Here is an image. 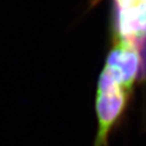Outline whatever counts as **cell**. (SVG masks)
I'll return each mask as SVG.
<instances>
[{
    "label": "cell",
    "instance_id": "cell-1",
    "mask_svg": "<svg viewBox=\"0 0 146 146\" xmlns=\"http://www.w3.org/2000/svg\"><path fill=\"white\" fill-rule=\"evenodd\" d=\"M133 102V93L102 72L99 77L94 110L98 122L93 146H108L110 139L123 125Z\"/></svg>",
    "mask_w": 146,
    "mask_h": 146
},
{
    "label": "cell",
    "instance_id": "cell-2",
    "mask_svg": "<svg viewBox=\"0 0 146 146\" xmlns=\"http://www.w3.org/2000/svg\"><path fill=\"white\" fill-rule=\"evenodd\" d=\"M115 82L134 94L139 81L140 58L135 48L125 40H117L107 55L103 70Z\"/></svg>",
    "mask_w": 146,
    "mask_h": 146
},
{
    "label": "cell",
    "instance_id": "cell-3",
    "mask_svg": "<svg viewBox=\"0 0 146 146\" xmlns=\"http://www.w3.org/2000/svg\"><path fill=\"white\" fill-rule=\"evenodd\" d=\"M117 33L120 40L146 35V1L118 8Z\"/></svg>",
    "mask_w": 146,
    "mask_h": 146
},
{
    "label": "cell",
    "instance_id": "cell-4",
    "mask_svg": "<svg viewBox=\"0 0 146 146\" xmlns=\"http://www.w3.org/2000/svg\"><path fill=\"white\" fill-rule=\"evenodd\" d=\"M146 0H117V7L118 8H125L128 5H131L135 2H143Z\"/></svg>",
    "mask_w": 146,
    "mask_h": 146
}]
</instances>
